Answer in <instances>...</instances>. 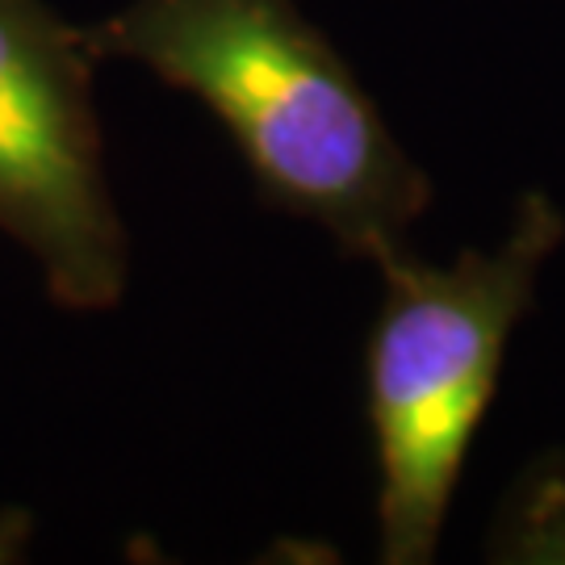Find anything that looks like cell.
Returning <instances> with one entry per match:
<instances>
[{"label":"cell","instance_id":"cell-1","mask_svg":"<svg viewBox=\"0 0 565 565\" xmlns=\"http://www.w3.org/2000/svg\"><path fill=\"white\" fill-rule=\"evenodd\" d=\"M102 60L210 109L268 202L377 264L411 243L431 181L298 0H126L88 25Z\"/></svg>","mask_w":565,"mask_h":565},{"label":"cell","instance_id":"cell-2","mask_svg":"<svg viewBox=\"0 0 565 565\" xmlns=\"http://www.w3.org/2000/svg\"><path fill=\"white\" fill-rule=\"evenodd\" d=\"M562 235V210L532 189L494 247H465L457 260L436 264L406 243L377 260L382 306L364 348V394L385 565L436 557L507 348Z\"/></svg>","mask_w":565,"mask_h":565},{"label":"cell","instance_id":"cell-3","mask_svg":"<svg viewBox=\"0 0 565 565\" xmlns=\"http://www.w3.org/2000/svg\"><path fill=\"white\" fill-rule=\"evenodd\" d=\"M93 30L46 0H0V235L46 298L105 315L130 285V235L105 172Z\"/></svg>","mask_w":565,"mask_h":565}]
</instances>
